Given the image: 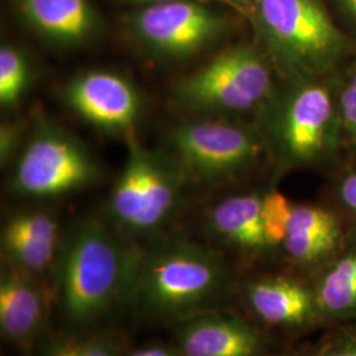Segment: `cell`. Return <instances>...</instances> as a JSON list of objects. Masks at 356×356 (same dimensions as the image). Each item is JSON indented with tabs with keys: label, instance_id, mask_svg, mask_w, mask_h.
<instances>
[{
	"label": "cell",
	"instance_id": "obj_23",
	"mask_svg": "<svg viewBox=\"0 0 356 356\" xmlns=\"http://www.w3.org/2000/svg\"><path fill=\"white\" fill-rule=\"evenodd\" d=\"M339 123L356 144V73L346 82L338 101Z\"/></svg>",
	"mask_w": 356,
	"mask_h": 356
},
{
	"label": "cell",
	"instance_id": "obj_22",
	"mask_svg": "<svg viewBox=\"0 0 356 356\" xmlns=\"http://www.w3.org/2000/svg\"><path fill=\"white\" fill-rule=\"evenodd\" d=\"M312 356H356V322L338 323L323 329V334L310 344Z\"/></svg>",
	"mask_w": 356,
	"mask_h": 356
},
{
	"label": "cell",
	"instance_id": "obj_9",
	"mask_svg": "<svg viewBox=\"0 0 356 356\" xmlns=\"http://www.w3.org/2000/svg\"><path fill=\"white\" fill-rule=\"evenodd\" d=\"M339 123L330 91L313 82L300 83L286 94L272 116L269 135L281 164L302 165L327 152Z\"/></svg>",
	"mask_w": 356,
	"mask_h": 356
},
{
	"label": "cell",
	"instance_id": "obj_17",
	"mask_svg": "<svg viewBox=\"0 0 356 356\" xmlns=\"http://www.w3.org/2000/svg\"><path fill=\"white\" fill-rule=\"evenodd\" d=\"M22 8L32 26L61 44L82 42L95 24L88 0H22Z\"/></svg>",
	"mask_w": 356,
	"mask_h": 356
},
{
	"label": "cell",
	"instance_id": "obj_10",
	"mask_svg": "<svg viewBox=\"0 0 356 356\" xmlns=\"http://www.w3.org/2000/svg\"><path fill=\"white\" fill-rule=\"evenodd\" d=\"M132 26L151 51L166 57H186L214 42L226 22L200 1H169L145 7L134 16Z\"/></svg>",
	"mask_w": 356,
	"mask_h": 356
},
{
	"label": "cell",
	"instance_id": "obj_6",
	"mask_svg": "<svg viewBox=\"0 0 356 356\" xmlns=\"http://www.w3.org/2000/svg\"><path fill=\"white\" fill-rule=\"evenodd\" d=\"M99 172L86 147L48 120H38L13 172V191L31 198L60 197L92 184Z\"/></svg>",
	"mask_w": 356,
	"mask_h": 356
},
{
	"label": "cell",
	"instance_id": "obj_3",
	"mask_svg": "<svg viewBox=\"0 0 356 356\" xmlns=\"http://www.w3.org/2000/svg\"><path fill=\"white\" fill-rule=\"evenodd\" d=\"M256 7L270 58L285 76L307 79L341 60L343 36L319 0H263Z\"/></svg>",
	"mask_w": 356,
	"mask_h": 356
},
{
	"label": "cell",
	"instance_id": "obj_5",
	"mask_svg": "<svg viewBox=\"0 0 356 356\" xmlns=\"http://www.w3.org/2000/svg\"><path fill=\"white\" fill-rule=\"evenodd\" d=\"M184 177L176 163H168L131 141L126 164L110 197L113 222L134 234L160 227L177 207Z\"/></svg>",
	"mask_w": 356,
	"mask_h": 356
},
{
	"label": "cell",
	"instance_id": "obj_7",
	"mask_svg": "<svg viewBox=\"0 0 356 356\" xmlns=\"http://www.w3.org/2000/svg\"><path fill=\"white\" fill-rule=\"evenodd\" d=\"M236 298L243 314L272 339V334L298 338L323 330L313 281L285 266L239 280Z\"/></svg>",
	"mask_w": 356,
	"mask_h": 356
},
{
	"label": "cell",
	"instance_id": "obj_21",
	"mask_svg": "<svg viewBox=\"0 0 356 356\" xmlns=\"http://www.w3.org/2000/svg\"><path fill=\"white\" fill-rule=\"evenodd\" d=\"M293 204L286 197L276 189L268 191L263 197V222L270 247L280 252L281 245L286 238L291 219Z\"/></svg>",
	"mask_w": 356,
	"mask_h": 356
},
{
	"label": "cell",
	"instance_id": "obj_15",
	"mask_svg": "<svg viewBox=\"0 0 356 356\" xmlns=\"http://www.w3.org/2000/svg\"><path fill=\"white\" fill-rule=\"evenodd\" d=\"M264 193L226 197L209 211L211 232L247 263H260L277 254L268 242L263 222Z\"/></svg>",
	"mask_w": 356,
	"mask_h": 356
},
{
	"label": "cell",
	"instance_id": "obj_13",
	"mask_svg": "<svg viewBox=\"0 0 356 356\" xmlns=\"http://www.w3.org/2000/svg\"><path fill=\"white\" fill-rule=\"evenodd\" d=\"M69 106L91 124L111 132H129L136 124L141 99L134 85L119 74L91 70L65 90Z\"/></svg>",
	"mask_w": 356,
	"mask_h": 356
},
{
	"label": "cell",
	"instance_id": "obj_2",
	"mask_svg": "<svg viewBox=\"0 0 356 356\" xmlns=\"http://www.w3.org/2000/svg\"><path fill=\"white\" fill-rule=\"evenodd\" d=\"M132 250L97 216L76 220L61 235L51 272L53 302L67 329H91L126 305Z\"/></svg>",
	"mask_w": 356,
	"mask_h": 356
},
{
	"label": "cell",
	"instance_id": "obj_12",
	"mask_svg": "<svg viewBox=\"0 0 356 356\" xmlns=\"http://www.w3.org/2000/svg\"><path fill=\"white\" fill-rule=\"evenodd\" d=\"M353 223L327 204H293L292 219L280 254L284 266L313 279L337 254Z\"/></svg>",
	"mask_w": 356,
	"mask_h": 356
},
{
	"label": "cell",
	"instance_id": "obj_24",
	"mask_svg": "<svg viewBox=\"0 0 356 356\" xmlns=\"http://www.w3.org/2000/svg\"><path fill=\"white\" fill-rule=\"evenodd\" d=\"M334 197L335 207L356 226V169L338 181Z\"/></svg>",
	"mask_w": 356,
	"mask_h": 356
},
{
	"label": "cell",
	"instance_id": "obj_28",
	"mask_svg": "<svg viewBox=\"0 0 356 356\" xmlns=\"http://www.w3.org/2000/svg\"><path fill=\"white\" fill-rule=\"evenodd\" d=\"M131 1H138V3H169V1H206V0H131Z\"/></svg>",
	"mask_w": 356,
	"mask_h": 356
},
{
	"label": "cell",
	"instance_id": "obj_1",
	"mask_svg": "<svg viewBox=\"0 0 356 356\" xmlns=\"http://www.w3.org/2000/svg\"><path fill=\"white\" fill-rule=\"evenodd\" d=\"M239 279L226 259L186 238L170 236L132 250L126 305L163 321L225 307L238 297Z\"/></svg>",
	"mask_w": 356,
	"mask_h": 356
},
{
	"label": "cell",
	"instance_id": "obj_25",
	"mask_svg": "<svg viewBox=\"0 0 356 356\" xmlns=\"http://www.w3.org/2000/svg\"><path fill=\"white\" fill-rule=\"evenodd\" d=\"M126 356H181L177 347H170L166 344H151L138 348Z\"/></svg>",
	"mask_w": 356,
	"mask_h": 356
},
{
	"label": "cell",
	"instance_id": "obj_19",
	"mask_svg": "<svg viewBox=\"0 0 356 356\" xmlns=\"http://www.w3.org/2000/svg\"><path fill=\"white\" fill-rule=\"evenodd\" d=\"M31 78L29 65L24 54L13 47L0 49V103L13 106L26 91Z\"/></svg>",
	"mask_w": 356,
	"mask_h": 356
},
{
	"label": "cell",
	"instance_id": "obj_8",
	"mask_svg": "<svg viewBox=\"0 0 356 356\" xmlns=\"http://www.w3.org/2000/svg\"><path fill=\"white\" fill-rule=\"evenodd\" d=\"M168 144L184 176L220 181L242 172L261 151L251 128L219 120L185 123L169 132Z\"/></svg>",
	"mask_w": 356,
	"mask_h": 356
},
{
	"label": "cell",
	"instance_id": "obj_26",
	"mask_svg": "<svg viewBox=\"0 0 356 356\" xmlns=\"http://www.w3.org/2000/svg\"><path fill=\"white\" fill-rule=\"evenodd\" d=\"M16 132L17 128L6 126L1 128V159L7 160L8 156L13 153V147L16 144Z\"/></svg>",
	"mask_w": 356,
	"mask_h": 356
},
{
	"label": "cell",
	"instance_id": "obj_20",
	"mask_svg": "<svg viewBox=\"0 0 356 356\" xmlns=\"http://www.w3.org/2000/svg\"><path fill=\"white\" fill-rule=\"evenodd\" d=\"M3 231L13 232L40 242L60 244L61 234L54 216L47 211L28 210L11 216Z\"/></svg>",
	"mask_w": 356,
	"mask_h": 356
},
{
	"label": "cell",
	"instance_id": "obj_4",
	"mask_svg": "<svg viewBox=\"0 0 356 356\" xmlns=\"http://www.w3.org/2000/svg\"><path fill=\"white\" fill-rule=\"evenodd\" d=\"M272 76L267 63L247 45L220 51L175 90L184 107L204 113H242L267 99Z\"/></svg>",
	"mask_w": 356,
	"mask_h": 356
},
{
	"label": "cell",
	"instance_id": "obj_18",
	"mask_svg": "<svg viewBox=\"0 0 356 356\" xmlns=\"http://www.w3.org/2000/svg\"><path fill=\"white\" fill-rule=\"evenodd\" d=\"M32 351L35 356H126L122 338L101 327L67 329L42 337Z\"/></svg>",
	"mask_w": 356,
	"mask_h": 356
},
{
	"label": "cell",
	"instance_id": "obj_30",
	"mask_svg": "<svg viewBox=\"0 0 356 356\" xmlns=\"http://www.w3.org/2000/svg\"><path fill=\"white\" fill-rule=\"evenodd\" d=\"M229 1L241 3V4H254V6H257V4H259V3H261L263 0H229Z\"/></svg>",
	"mask_w": 356,
	"mask_h": 356
},
{
	"label": "cell",
	"instance_id": "obj_11",
	"mask_svg": "<svg viewBox=\"0 0 356 356\" xmlns=\"http://www.w3.org/2000/svg\"><path fill=\"white\" fill-rule=\"evenodd\" d=\"M181 356H273V339L242 313L213 309L178 321Z\"/></svg>",
	"mask_w": 356,
	"mask_h": 356
},
{
	"label": "cell",
	"instance_id": "obj_29",
	"mask_svg": "<svg viewBox=\"0 0 356 356\" xmlns=\"http://www.w3.org/2000/svg\"><path fill=\"white\" fill-rule=\"evenodd\" d=\"M343 4L346 8L356 17V0H343Z\"/></svg>",
	"mask_w": 356,
	"mask_h": 356
},
{
	"label": "cell",
	"instance_id": "obj_27",
	"mask_svg": "<svg viewBox=\"0 0 356 356\" xmlns=\"http://www.w3.org/2000/svg\"><path fill=\"white\" fill-rule=\"evenodd\" d=\"M273 356H312V353H310V346H306L298 350H282L279 353H275Z\"/></svg>",
	"mask_w": 356,
	"mask_h": 356
},
{
	"label": "cell",
	"instance_id": "obj_16",
	"mask_svg": "<svg viewBox=\"0 0 356 356\" xmlns=\"http://www.w3.org/2000/svg\"><path fill=\"white\" fill-rule=\"evenodd\" d=\"M323 329L356 322V226L341 250L312 279Z\"/></svg>",
	"mask_w": 356,
	"mask_h": 356
},
{
	"label": "cell",
	"instance_id": "obj_14",
	"mask_svg": "<svg viewBox=\"0 0 356 356\" xmlns=\"http://www.w3.org/2000/svg\"><path fill=\"white\" fill-rule=\"evenodd\" d=\"M38 277L3 260L0 272V332L4 341L33 350L44 337L49 296Z\"/></svg>",
	"mask_w": 356,
	"mask_h": 356
}]
</instances>
